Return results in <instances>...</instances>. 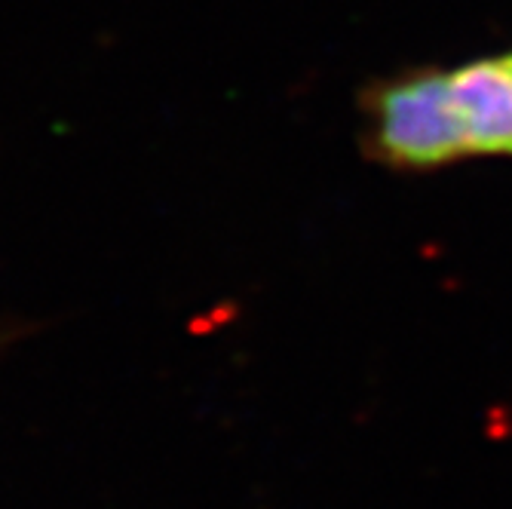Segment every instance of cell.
<instances>
[{"instance_id": "7a4b0ae2", "label": "cell", "mask_w": 512, "mask_h": 509, "mask_svg": "<svg viewBox=\"0 0 512 509\" xmlns=\"http://www.w3.org/2000/svg\"><path fill=\"white\" fill-rule=\"evenodd\" d=\"M470 157H512V50L448 68Z\"/></svg>"}, {"instance_id": "6da1fadb", "label": "cell", "mask_w": 512, "mask_h": 509, "mask_svg": "<svg viewBox=\"0 0 512 509\" xmlns=\"http://www.w3.org/2000/svg\"><path fill=\"white\" fill-rule=\"evenodd\" d=\"M359 111L365 157L393 172L427 175L470 160L451 74L442 65H411L371 80L359 92Z\"/></svg>"}]
</instances>
